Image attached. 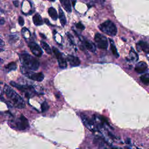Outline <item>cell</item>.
Returning <instances> with one entry per match:
<instances>
[{"mask_svg":"<svg viewBox=\"0 0 149 149\" xmlns=\"http://www.w3.org/2000/svg\"><path fill=\"white\" fill-rule=\"evenodd\" d=\"M98 27L101 31L110 36H114L117 33V28L116 26L110 20L104 22L99 25Z\"/></svg>","mask_w":149,"mask_h":149,"instance_id":"3957f363","label":"cell"},{"mask_svg":"<svg viewBox=\"0 0 149 149\" xmlns=\"http://www.w3.org/2000/svg\"><path fill=\"white\" fill-rule=\"evenodd\" d=\"M18 22H19V24L21 26H23V24H24V19H23L22 17H21V16H19V18H18Z\"/></svg>","mask_w":149,"mask_h":149,"instance_id":"d4e9b609","label":"cell"},{"mask_svg":"<svg viewBox=\"0 0 149 149\" xmlns=\"http://www.w3.org/2000/svg\"><path fill=\"white\" fill-rule=\"evenodd\" d=\"M16 127L20 130H25L29 127V122L26 117L23 115H21L18 120L16 122Z\"/></svg>","mask_w":149,"mask_h":149,"instance_id":"ba28073f","label":"cell"},{"mask_svg":"<svg viewBox=\"0 0 149 149\" xmlns=\"http://www.w3.org/2000/svg\"><path fill=\"white\" fill-rule=\"evenodd\" d=\"M109 41H110V43H111V51H112L113 55L116 58L119 57V54L117 51V49L115 47V44H113V41L111 39H109Z\"/></svg>","mask_w":149,"mask_h":149,"instance_id":"ffe728a7","label":"cell"},{"mask_svg":"<svg viewBox=\"0 0 149 149\" xmlns=\"http://www.w3.org/2000/svg\"><path fill=\"white\" fill-rule=\"evenodd\" d=\"M129 57H130V60L132 61H137L138 60V55L137 54V53L134 51V49L133 48L131 49L130 53H129Z\"/></svg>","mask_w":149,"mask_h":149,"instance_id":"d6986e66","label":"cell"},{"mask_svg":"<svg viewBox=\"0 0 149 149\" xmlns=\"http://www.w3.org/2000/svg\"><path fill=\"white\" fill-rule=\"evenodd\" d=\"M40 44H41V45L42 48H43V49H44V51L48 54H49V55L51 54L52 51H51V49L50 48V47H49V46L48 45V44H47L45 42H44L43 41H41Z\"/></svg>","mask_w":149,"mask_h":149,"instance_id":"ac0fdd59","label":"cell"},{"mask_svg":"<svg viewBox=\"0 0 149 149\" xmlns=\"http://www.w3.org/2000/svg\"><path fill=\"white\" fill-rule=\"evenodd\" d=\"M75 3H76V2H73V6H74V4H75Z\"/></svg>","mask_w":149,"mask_h":149,"instance_id":"f546056e","label":"cell"},{"mask_svg":"<svg viewBox=\"0 0 149 149\" xmlns=\"http://www.w3.org/2000/svg\"><path fill=\"white\" fill-rule=\"evenodd\" d=\"M22 72L23 73H24L26 76H27L29 78L33 80H36L37 81H41L44 77V76L43 74L41 72H39V73H30V72H28L27 71H22Z\"/></svg>","mask_w":149,"mask_h":149,"instance_id":"9c48e42d","label":"cell"},{"mask_svg":"<svg viewBox=\"0 0 149 149\" xmlns=\"http://www.w3.org/2000/svg\"><path fill=\"white\" fill-rule=\"evenodd\" d=\"M137 45L143 51L147 54H149V44L146 41H140Z\"/></svg>","mask_w":149,"mask_h":149,"instance_id":"7c38bea8","label":"cell"},{"mask_svg":"<svg viewBox=\"0 0 149 149\" xmlns=\"http://www.w3.org/2000/svg\"><path fill=\"white\" fill-rule=\"evenodd\" d=\"M40 35L41 37H42V38H45V36H44L43 34H41L40 33Z\"/></svg>","mask_w":149,"mask_h":149,"instance_id":"83f0119b","label":"cell"},{"mask_svg":"<svg viewBox=\"0 0 149 149\" xmlns=\"http://www.w3.org/2000/svg\"><path fill=\"white\" fill-rule=\"evenodd\" d=\"M137 149H140V148H137Z\"/></svg>","mask_w":149,"mask_h":149,"instance_id":"4dcf8cb0","label":"cell"},{"mask_svg":"<svg viewBox=\"0 0 149 149\" xmlns=\"http://www.w3.org/2000/svg\"><path fill=\"white\" fill-rule=\"evenodd\" d=\"M94 41L98 48L100 49H107L108 46V40L106 37L100 33H96L94 37Z\"/></svg>","mask_w":149,"mask_h":149,"instance_id":"277c9868","label":"cell"},{"mask_svg":"<svg viewBox=\"0 0 149 149\" xmlns=\"http://www.w3.org/2000/svg\"><path fill=\"white\" fill-rule=\"evenodd\" d=\"M1 47H2V45H3V41H2V40H1Z\"/></svg>","mask_w":149,"mask_h":149,"instance_id":"f1b7e54d","label":"cell"},{"mask_svg":"<svg viewBox=\"0 0 149 149\" xmlns=\"http://www.w3.org/2000/svg\"><path fill=\"white\" fill-rule=\"evenodd\" d=\"M140 80L145 84H149V73H146L141 76Z\"/></svg>","mask_w":149,"mask_h":149,"instance_id":"7402d4cb","label":"cell"},{"mask_svg":"<svg viewBox=\"0 0 149 149\" xmlns=\"http://www.w3.org/2000/svg\"><path fill=\"white\" fill-rule=\"evenodd\" d=\"M19 59L22 66L26 69L36 71L39 68L40 63L37 59L27 53L19 54Z\"/></svg>","mask_w":149,"mask_h":149,"instance_id":"7a4b0ae2","label":"cell"},{"mask_svg":"<svg viewBox=\"0 0 149 149\" xmlns=\"http://www.w3.org/2000/svg\"><path fill=\"white\" fill-rule=\"evenodd\" d=\"M3 90L7 98L16 108L22 109L25 107V102L23 98L8 85L5 84Z\"/></svg>","mask_w":149,"mask_h":149,"instance_id":"6da1fadb","label":"cell"},{"mask_svg":"<svg viewBox=\"0 0 149 149\" xmlns=\"http://www.w3.org/2000/svg\"><path fill=\"white\" fill-rule=\"evenodd\" d=\"M48 14L49 15V16L54 20H56L58 17V13L56 11V10L55 9V8H54L53 7H51L48 9Z\"/></svg>","mask_w":149,"mask_h":149,"instance_id":"2e32d148","label":"cell"},{"mask_svg":"<svg viewBox=\"0 0 149 149\" xmlns=\"http://www.w3.org/2000/svg\"><path fill=\"white\" fill-rule=\"evenodd\" d=\"M66 59L69 62L70 65H71L72 66H77L80 64V61L77 56L73 55H68Z\"/></svg>","mask_w":149,"mask_h":149,"instance_id":"8fae6325","label":"cell"},{"mask_svg":"<svg viewBox=\"0 0 149 149\" xmlns=\"http://www.w3.org/2000/svg\"><path fill=\"white\" fill-rule=\"evenodd\" d=\"M28 46L31 52L37 56H41L42 54V51L40 47L35 42L30 41L28 43Z\"/></svg>","mask_w":149,"mask_h":149,"instance_id":"52a82bcc","label":"cell"},{"mask_svg":"<svg viewBox=\"0 0 149 149\" xmlns=\"http://www.w3.org/2000/svg\"><path fill=\"white\" fill-rule=\"evenodd\" d=\"M3 23H4V20H3V18H1V24H3Z\"/></svg>","mask_w":149,"mask_h":149,"instance_id":"4316f807","label":"cell"},{"mask_svg":"<svg viewBox=\"0 0 149 149\" xmlns=\"http://www.w3.org/2000/svg\"><path fill=\"white\" fill-rule=\"evenodd\" d=\"M41 111L42 112H45L46 111H47L48 109V108H49V106L47 104V102L46 101H44L42 104H41Z\"/></svg>","mask_w":149,"mask_h":149,"instance_id":"603a6c76","label":"cell"},{"mask_svg":"<svg viewBox=\"0 0 149 149\" xmlns=\"http://www.w3.org/2000/svg\"><path fill=\"white\" fill-rule=\"evenodd\" d=\"M52 51L54 53V54L58 60L59 66L62 69L66 68L67 67V62H66V59L63 57L62 54L59 51V50L56 48H55L54 47H52Z\"/></svg>","mask_w":149,"mask_h":149,"instance_id":"8992f818","label":"cell"},{"mask_svg":"<svg viewBox=\"0 0 149 149\" xmlns=\"http://www.w3.org/2000/svg\"><path fill=\"white\" fill-rule=\"evenodd\" d=\"M17 68V66H16V64L15 62H12L9 63H8L7 65H6L5 66V68L8 71V72H10L11 70H14L16 69Z\"/></svg>","mask_w":149,"mask_h":149,"instance_id":"44dd1931","label":"cell"},{"mask_svg":"<svg viewBox=\"0 0 149 149\" xmlns=\"http://www.w3.org/2000/svg\"><path fill=\"white\" fill-rule=\"evenodd\" d=\"M13 4L15 5V6L16 7L18 6V5H19V2H18V1H13Z\"/></svg>","mask_w":149,"mask_h":149,"instance_id":"484cf974","label":"cell"},{"mask_svg":"<svg viewBox=\"0 0 149 149\" xmlns=\"http://www.w3.org/2000/svg\"><path fill=\"white\" fill-rule=\"evenodd\" d=\"M147 69V65L145 62H138L134 68V70L138 73H142L144 72Z\"/></svg>","mask_w":149,"mask_h":149,"instance_id":"30bf717a","label":"cell"},{"mask_svg":"<svg viewBox=\"0 0 149 149\" xmlns=\"http://www.w3.org/2000/svg\"><path fill=\"white\" fill-rule=\"evenodd\" d=\"M59 17L62 26H64L66 23V19L62 9L61 8H59Z\"/></svg>","mask_w":149,"mask_h":149,"instance_id":"5bb4252c","label":"cell"},{"mask_svg":"<svg viewBox=\"0 0 149 149\" xmlns=\"http://www.w3.org/2000/svg\"><path fill=\"white\" fill-rule=\"evenodd\" d=\"M82 121L84 125L92 132H95L98 130L97 125L95 124L94 119H90L84 115H81Z\"/></svg>","mask_w":149,"mask_h":149,"instance_id":"5b68a950","label":"cell"},{"mask_svg":"<svg viewBox=\"0 0 149 149\" xmlns=\"http://www.w3.org/2000/svg\"><path fill=\"white\" fill-rule=\"evenodd\" d=\"M33 21L36 26H41L43 24V21L41 16L38 13L35 14L33 17Z\"/></svg>","mask_w":149,"mask_h":149,"instance_id":"4fadbf2b","label":"cell"},{"mask_svg":"<svg viewBox=\"0 0 149 149\" xmlns=\"http://www.w3.org/2000/svg\"><path fill=\"white\" fill-rule=\"evenodd\" d=\"M76 28L79 29H80V30H84V26L80 23H77L76 24Z\"/></svg>","mask_w":149,"mask_h":149,"instance_id":"cb8c5ba5","label":"cell"},{"mask_svg":"<svg viewBox=\"0 0 149 149\" xmlns=\"http://www.w3.org/2000/svg\"><path fill=\"white\" fill-rule=\"evenodd\" d=\"M61 3H62L63 7L64 9L69 13L72 12L71 9V5L70 3V1L68 0H65V1H61Z\"/></svg>","mask_w":149,"mask_h":149,"instance_id":"e0dca14e","label":"cell"},{"mask_svg":"<svg viewBox=\"0 0 149 149\" xmlns=\"http://www.w3.org/2000/svg\"><path fill=\"white\" fill-rule=\"evenodd\" d=\"M85 47L91 52H94L96 50V47L94 44L91 42L90 41H84Z\"/></svg>","mask_w":149,"mask_h":149,"instance_id":"9a60e30c","label":"cell"}]
</instances>
